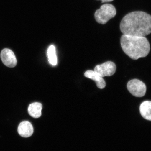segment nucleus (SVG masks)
<instances>
[{"label":"nucleus","mask_w":151,"mask_h":151,"mask_svg":"<svg viewBox=\"0 0 151 151\" xmlns=\"http://www.w3.org/2000/svg\"><path fill=\"white\" fill-rule=\"evenodd\" d=\"M120 28L124 35L146 36L151 33V16L141 11L129 13L122 19Z\"/></svg>","instance_id":"f257e3e1"},{"label":"nucleus","mask_w":151,"mask_h":151,"mask_svg":"<svg viewBox=\"0 0 151 151\" xmlns=\"http://www.w3.org/2000/svg\"><path fill=\"white\" fill-rule=\"evenodd\" d=\"M121 45L124 52L134 60L147 56L150 50L149 41L145 37L123 35Z\"/></svg>","instance_id":"f03ea898"},{"label":"nucleus","mask_w":151,"mask_h":151,"mask_svg":"<svg viewBox=\"0 0 151 151\" xmlns=\"http://www.w3.org/2000/svg\"><path fill=\"white\" fill-rule=\"evenodd\" d=\"M116 9L111 4H106L100 7L94 13V18L98 23L105 24L111 19L116 16Z\"/></svg>","instance_id":"7ed1b4c3"},{"label":"nucleus","mask_w":151,"mask_h":151,"mask_svg":"<svg viewBox=\"0 0 151 151\" xmlns=\"http://www.w3.org/2000/svg\"><path fill=\"white\" fill-rule=\"evenodd\" d=\"M127 89L133 96L141 97L146 94L147 87L142 81L137 79H132L128 82Z\"/></svg>","instance_id":"20e7f679"},{"label":"nucleus","mask_w":151,"mask_h":151,"mask_svg":"<svg viewBox=\"0 0 151 151\" xmlns=\"http://www.w3.org/2000/svg\"><path fill=\"white\" fill-rule=\"evenodd\" d=\"M116 66L115 63L109 61L95 66L94 71L100 76L104 77L113 75L116 72Z\"/></svg>","instance_id":"39448f33"},{"label":"nucleus","mask_w":151,"mask_h":151,"mask_svg":"<svg viewBox=\"0 0 151 151\" xmlns=\"http://www.w3.org/2000/svg\"><path fill=\"white\" fill-rule=\"evenodd\" d=\"M1 58L2 61L7 67H14L17 65V61L13 52L8 48H5L1 52Z\"/></svg>","instance_id":"423d86ee"},{"label":"nucleus","mask_w":151,"mask_h":151,"mask_svg":"<svg viewBox=\"0 0 151 151\" xmlns=\"http://www.w3.org/2000/svg\"><path fill=\"white\" fill-rule=\"evenodd\" d=\"M33 132L32 125L28 121H24L19 124L18 132L22 137H29L32 135Z\"/></svg>","instance_id":"0eeeda50"},{"label":"nucleus","mask_w":151,"mask_h":151,"mask_svg":"<svg viewBox=\"0 0 151 151\" xmlns=\"http://www.w3.org/2000/svg\"><path fill=\"white\" fill-rule=\"evenodd\" d=\"M84 76L86 78L94 80L96 83L97 87L99 89H104L106 86V83L103 77L94 70H87L84 73Z\"/></svg>","instance_id":"6e6552de"},{"label":"nucleus","mask_w":151,"mask_h":151,"mask_svg":"<svg viewBox=\"0 0 151 151\" xmlns=\"http://www.w3.org/2000/svg\"><path fill=\"white\" fill-rule=\"evenodd\" d=\"M42 105L41 103H34L30 104L28 108V111L30 116L34 118L37 119L41 116V111Z\"/></svg>","instance_id":"1a4fd4ad"},{"label":"nucleus","mask_w":151,"mask_h":151,"mask_svg":"<svg viewBox=\"0 0 151 151\" xmlns=\"http://www.w3.org/2000/svg\"><path fill=\"white\" fill-rule=\"evenodd\" d=\"M140 112L144 119L151 121V101L143 102L140 106Z\"/></svg>","instance_id":"9d476101"},{"label":"nucleus","mask_w":151,"mask_h":151,"mask_svg":"<svg viewBox=\"0 0 151 151\" xmlns=\"http://www.w3.org/2000/svg\"><path fill=\"white\" fill-rule=\"evenodd\" d=\"M47 55L50 63L54 66L56 65L57 64V57L54 45H51L48 47L47 50Z\"/></svg>","instance_id":"9b49d317"},{"label":"nucleus","mask_w":151,"mask_h":151,"mask_svg":"<svg viewBox=\"0 0 151 151\" xmlns=\"http://www.w3.org/2000/svg\"><path fill=\"white\" fill-rule=\"evenodd\" d=\"M97 1H101L102 3H107L113 1V0H97Z\"/></svg>","instance_id":"f8f14e48"}]
</instances>
